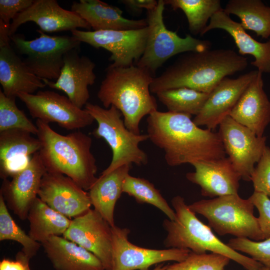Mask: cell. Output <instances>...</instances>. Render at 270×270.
Segmentation results:
<instances>
[{"label":"cell","instance_id":"8992f818","mask_svg":"<svg viewBox=\"0 0 270 270\" xmlns=\"http://www.w3.org/2000/svg\"><path fill=\"white\" fill-rule=\"evenodd\" d=\"M188 206L195 214L206 218L208 226L220 236L231 234L254 241L266 239L258 218L254 214V206L249 198L229 194L202 200Z\"/></svg>","mask_w":270,"mask_h":270},{"label":"cell","instance_id":"d590c367","mask_svg":"<svg viewBox=\"0 0 270 270\" xmlns=\"http://www.w3.org/2000/svg\"><path fill=\"white\" fill-rule=\"evenodd\" d=\"M227 244L238 252L248 254L250 258L270 269V238L261 241L235 238L230 239Z\"/></svg>","mask_w":270,"mask_h":270},{"label":"cell","instance_id":"44dd1931","mask_svg":"<svg viewBox=\"0 0 270 270\" xmlns=\"http://www.w3.org/2000/svg\"><path fill=\"white\" fill-rule=\"evenodd\" d=\"M263 87L262 72L258 70L229 114L258 136H264L270 122V101Z\"/></svg>","mask_w":270,"mask_h":270},{"label":"cell","instance_id":"277c9868","mask_svg":"<svg viewBox=\"0 0 270 270\" xmlns=\"http://www.w3.org/2000/svg\"><path fill=\"white\" fill-rule=\"evenodd\" d=\"M152 74L136 65L106 68L97 96L106 108L114 106L122 113L124 124L140 134V124L146 115L158 110L156 98L150 94Z\"/></svg>","mask_w":270,"mask_h":270},{"label":"cell","instance_id":"ab89813d","mask_svg":"<svg viewBox=\"0 0 270 270\" xmlns=\"http://www.w3.org/2000/svg\"><path fill=\"white\" fill-rule=\"evenodd\" d=\"M28 260L22 252L16 256V260L3 259L0 262V270H26V263Z\"/></svg>","mask_w":270,"mask_h":270},{"label":"cell","instance_id":"ac0fdd59","mask_svg":"<svg viewBox=\"0 0 270 270\" xmlns=\"http://www.w3.org/2000/svg\"><path fill=\"white\" fill-rule=\"evenodd\" d=\"M46 172L38 152L32 155L27 166L14 176L11 180H4L0 194L9 208L20 220L27 218Z\"/></svg>","mask_w":270,"mask_h":270},{"label":"cell","instance_id":"7402d4cb","mask_svg":"<svg viewBox=\"0 0 270 270\" xmlns=\"http://www.w3.org/2000/svg\"><path fill=\"white\" fill-rule=\"evenodd\" d=\"M10 41L0 42V84L8 97L18 93L33 94L46 85L17 55Z\"/></svg>","mask_w":270,"mask_h":270},{"label":"cell","instance_id":"e0dca14e","mask_svg":"<svg viewBox=\"0 0 270 270\" xmlns=\"http://www.w3.org/2000/svg\"><path fill=\"white\" fill-rule=\"evenodd\" d=\"M36 23L44 32H54L82 28L90 30L89 24L75 12L62 8L56 0H35L28 8L12 21L10 38L26 22Z\"/></svg>","mask_w":270,"mask_h":270},{"label":"cell","instance_id":"2e32d148","mask_svg":"<svg viewBox=\"0 0 270 270\" xmlns=\"http://www.w3.org/2000/svg\"><path fill=\"white\" fill-rule=\"evenodd\" d=\"M78 49L65 54L64 66L58 78L54 82L42 78L46 86L63 91L77 107L82 108L90 98L88 89L96 79L94 62L86 56H80Z\"/></svg>","mask_w":270,"mask_h":270},{"label":"cell","instance_id":"5bb4252c","mask_svg":"<svg viewBox=\"0 0 270 270\" xmlns=\"http://www.w3.org/2000/svg\"><path fill=\"white\" fill-rule=\"evenodd\" d=\"M62 236L94 254L105 270H112V226L95 210L74 218Z\"/></svg>","mask_w":270,"mask_h":270},{"label":"cell","instance_id":"4fadbf2b","mask_svg":"<svg viewBox=\"0 0 270 270\" xmlns=\"http://www.w3.org/2000/svg\"><path fill=\"white\" fill-rule=\"evenodd\" d=\"M112 230V270H150L156 264L180 262L190 250L185 248L151 249L137 246L128 240L130 230L116 225Z\"/></svg>","mask_w":270,"mask_h":270},{"label":"cell","instance_id":"d4e9b609","mask_svg":"<svg viewBox=\"0 0 270 270\" xmlns=\"http://www.w3.org/2000/svg\"><path fill=\"white\" fill-rule=\"evenodd\" d=\"M71 10L86 21L94 31L132 30L148 26L146 19L126 18L122 16L121 9L100 0L74 2Z\"/></svg>","mask_w":270,"mask_h":270},{"label":"cell","instance_id":"74e56055","mask_svg":"<svg viewBox=\"0 0 270 270\" xmlns=\"http://www.w3.org/2000/svg\"><path fill=\"white\" fill-rule=\"evenodd\" d=\"M258 212L260 230L266 239L270 238V198L265 194L254 191L249 198Z\"/></svg>","mask_w":270,"mask_h":270},{"label":"cell","instance_id":"1f68e13d","mask_svg":"<svg viewBox=\"0 0 270 270\" xmlns=\"http://www.w3.org/2000/svg\"><path fill=\"white\" fill-rule=\"evenodd\" d=\"M122 192L133 197L140 204L154 206L163 212L170 220L176 219V213L160 192L148 180L128 174L124 180Z\"/></svg>","mask_w":270,"mask_h":270},{"label":"cell","instance_id":"52a82bcc","mask_svg":"<svg viewBox=\"0 0 270 270\" xmlns=\"http://www.w3.org/2000/svg\"><path fill=\"white\" fill-rule=\"evenodd\" d=\"M84 109L98 124L92 135L104 139L112 152V161L101 175L125 164H134L140 166L148 164V155L139 146L140 143L148 140L147 134H136L130 131L122 119L121 112L114 106L106 108L88 102Z\"/></svg>","mask_w":270,"mask_h":270},{"label":"cell","instance_id":"cb8c5ba5","mask_svg":"<svg viewBox=\"0 0 270 270\" xmlns=\"http://www.w3.org/2000/svg\"><path fill=\"white\" fill-rule=\"evenodd\" d=\"M222 29L234 39L241 55L250 54L254 58L251 64L260 72H270V40L265 42L257 41L246 32L240 23L232 20L224 9L214 14L200 36L214 29Z\"/></svg>","mask_w":270,"mask_h":270},{"label":"cell","instance_id":"3957f363","mask_svg":"<svg viewBox=\"0 0 270 270\" xmlns=\"http://www.w3.org/2000/svg\"><path fill=\"white\" fill-rule=\"evenodd\" d=\"M36 126L40 142L38 154L47 172L64 174L89 190L98 178L91 138L80 131L61 134L38 119Z\"/></svg>","mask_w":270,"mask_h":270},{"label":"cell","instance_id":"ee69618b","mask_svg":"<svg viewBox=\"0 0 270 270\" xmlns=\"http://www.w3.org/2000/svg\"><path fill=\"white\" fill-rule=\"evenodd\" d=\"M261 270H270V269L269 268H268L264 266L261 269Z\"/></svg>","mask_w":270,"mask_h":270},{"label":"cell","instance_id":"f35d334b","mask_svg":"<svg viewBox=\"0 0 270 270\" xmlns=\"http://www.w3.org/2000/svg\"><path fill=\"white\" fill-rule=\"evenodd\" d=\"M33 0H0V20L8 27L20 13L22 12L34 2Z\"/></svg>","mask_w":270,"mask_h":270},{"label":"cell","instance_id":"e575fe53","mask_svg":"<svg viewBox=\"0 0 270 270\" xmlns=\"http://www.w3.org/2000/svg\"><path fill=\"white\" fill-rule=\"evenodd\" d=\"M230 260L216 253L198 254L190 251L184 260L166 265L164 270H224Z\"/></svg>","mask_w":270,"mask_h":270},{"label":"cell","instance_id":"60d3db41","mask_svg":"<svg viewBox=\"0 0 270 270\" xmlns=\"http://www.w3.org/2000/svg\"><path fill=\"white\" fill-rule=\"evenodd\" d=\"M122 2L126 7L134 12L144 9L148 11L154 9L158 5V1L155 0H123Z\"/></svg>","mask_w":270,"mask_h":270},{"label":"cell","instance_id":"7bdbcfd3","mask_svg":"<svg viewBox=\"0 0 270 270\" xmlns=\"http://www.w3.org/2000/svg\"><path fill=\"white\" fill-rule=\"evenodd\" d=\"M26 270H30L29 266V261H26Z\"/></svg>","mask_w":270,"mask_h":270},{"label":"cell","instance_id":"8fae6325","mask_svg":"<svg viewBox=\"0 0 270 270\" xmlns=\"http://www.w3.org/2000/svg\"><path fill=\"white\" fill-rule=\"evenodd\" d=\"M218 132L234 168L243 180L250 181L266 146V137L257 136L230 116L219 124Z\"/></svg>","mask_w":270,"mask_h":270},{"label":"cell","instance_id":"30bf717a","mask_svg":"<svg viewBox=\"0 0 270 270\" xmlns=\"http://www.w3.org/2000/svg\"><path fill=\"white\" fill-rule=\"evenodd\" d=\"M80 42L96 48H103L111 54L110 67L124 68L134 65L142 56L148 35V26L132 30L71 31Z\"/></svg>","mask_w":270,"mask_h":270},{"label":"cell","instance_id":"d6a6232c","mask_svg":"<svg viewBox=\"0 0 270 270\" xmlns=\"http://www.w3.org/2000/svg\"><path fill=\"white\" fill-rule=\"evenodd\" d=\"M12 240L20 243L22 252L30 260L36 255L42 244L32 239L16 224L10 214L6 202L0 194V240Z\"/></svg>","mask_w":270,"mask_h":270},{"label":"cell","instance_id":"9c48e42d","mask_svg":"<svg viewBox=\"0 0 270 270\" xmlns=\"http://www.w3.org/2000/svg\"><path fill=\"white\" fill-rule=\"evenodd\" d=\"M40 36L26 40L21 35L10 38L17 52L26 56L24 60L30 70L41 79L57 80L64 66V58L71 50L78 49L80 42L72 36H50L37 30Z\"/></svg>","mask_w":270,"mask_h":270},{"label":"cell","instance_id":"f1b7e54d","mask_svg":"<svg viewBox=\"0 0 270 270\" xmlns=\"http://www.w3.org/2000/svg\"><path fill=\"white\" fill-rule=\"evenodd\" d=\"M224 10L238 16L245 30H252L262 38L270 36V7L262 0H230Z\"/></svg>","mask_w":270,"mask_h":270},{"label":"cell","instance_id":"603a6c76","mask_svg":"<svg viewBox=\"0 0 270 270\" xmlns=\"http://www.w3.org/2000/svg\"><path fill=\"white\" fill-rule=\"evenodd\" d=\"M40 142L24 130L12 129L0 132V176L3 180L24 170L31 155L38 152Z\"/></svg>","mask_w":270,"mask_h":270},{"label":"cell","instance_id":"4316f807","mask_svg":"<svg viewBox=\"0 0 270 270\" xmlns=\"http://www.w3.org/2000/svg\"><path fill=\"white\" fill-rule=\"evenodd\" d=\"M130 164L122 166L105 175H100L88 190L92 204L112 227L115 226L116 202L122 192L123 182L129 174Z\"/></svg>","mask_w":270,"mask_h":270},{"label":"cell","instance_id":"d6986e66","mask_svg":"<svg viewBox=\"0 0 270 270\" xmlns=\"http://www.w3.org/2000/svg\"><path fill=\"white\" fill-rule=\"evenodd\" d=\"M258 72L246 73L236 78H224L209 94L199 114L193 122L212 130L220 124L236 104L240 96Z\"/></svg>","mask_w":270,"mask_h":270},{"label":"cell","instance_id":"b9f144b4","mask_svg":"<svg viewBox=\"0 0 270 270\" xmlns=\"http://www.w3.org/2000/svg\"><path fill=\"white\" fill-rule=\"evenodd\" d=\"M166 266H164L163 264H158L154 269L152 270H164Z\"/></svg>","mask_w":270,"mask_h":270},{"label":"cell","instance_id":"4dcf8cb0","mask_svg":"<svg viewBox=\"0 0 270 270\" xmlns=\"http://www.w3.org/2000/svg\"><path fill=\"white\" fill-rule=\"evenodd\" d=\"M156 94L168 112L192 116L199 114L209 94L183 87L164 90Z\"/></svg>","mask_w":270,"mask_h":270},{"label":"cell","instance_id":"83f0119b","mask_svg":"<svg viewBox=\"0 0 270 270\" xmlns=\"http://www.w3.org/2000/svg\"><path fill=\"white\" fill-rule=\"evenodd\" d=\"M27 218L30 223L28 235L40 244L52 236L63 235L72 220L51 208L38 196L30 206Z\"/></svg>","mask_w":270,"mask_h":270},{"label":"cell","instance_id":"836d02e7","mask_svg":"<svg viewBox=\"0 0 270 270\" xmlns=\"http://www.w3.org/2000/svg\"><path fill=\"white\" fill-rule=\"evenodd\" d=\"M19 129L32 134L38 133V128L16 105V98L6 96L0 90V132Z\"/></svg>","mask_w":270,"mask_h":270},{"label":"cell","instance_id":"ba28073f","mask_svg":"<svg viewBox=\"0 0 270 270\" xmlns=\"http://www.w3.org/2000/svg\"><path fill=\"white\" fill-rule=\"evenodd\" d=\"M164 0H158L157 6L148 11L146 18L148 35L144 54L136 65L152 74L171 57L188 52H200L210 48V42L196 38L190 34L184 38L168 29L163 14Z\"/></svg>","mask_w":270,"mask_h":270},{"label":"cell","instance_id":"5b68a950","mask_svg":"<svg viewBox=\"0 0 270 270\" xmlns=\"http://www.w3.org/2000/svg\"><path fill=\"white\" fill-rule=\"evenodd\" d=\"M171 202L176 219H165L162 222V226L167 232L164 241L166 248L188 249L198 254L210 252L228 258L246 270H261L264 266L260 262L222 242L209 226L197 218L182 196H175Z\"/></svg>","mask_w":270,"mask_h":270},{"label":"cell","instance_id":"9a60e30c","mask_svg":"<svg viewBox=\"0 0 270 270\" xmlns=\"http://www.w3.org/2000/svg\"><path fill=\"white\" fill-rule=\"evenodd\" d=\"M38 197L56 211L68 218H76L92 206L88 192L69 177L46 172L40 183Z\"/></svg>","mask_w":270,"mask_h":270},{"label":"cell","instance_id":"7a4b0ae2","mask_svg":"<svg viewBox=\"0 0 270 270\" xmlns=\"http://www.w3.org/2000/svg\"><path fill=\"white\" fill-rule=\"evenodd\" d=\"M246 58L230 49L210 48L181 54L150 86L151 92L187 88L209 94L224 78L244 70Z\"/></svg>","mask_w":270,"mask_h":270},{"label":"cell","instance_id":"484cf974","mask_svg":"<svg viewBox=\"0 0 270 270\" xmlns=\"http://www.w3.org/2000/svg\"><path fill=\"white\" fill-rule=\"evenodd\" d=\"M41 244L56 270H105L94 254L63 236H52Z\"/></svg>","mask_w":270,"mask_h":270},{"label":"cell","instance_id":"8d00e7d4","mask_svg":"<svg viewBox=\"0 0 270 270\" xmlns=\"http://www.w3.org/2000/svg\"><path fill=\"white\" fill-rule=\"evenodd\" d=\"M254 191L263 193L270 198V148L266 146L252 175Z\"/></svg>","mask_w":270,"mask_h":270},{"label":"cell","instance_id":"f546056e","mask_svg":"<svg viewBox=\"0 0 270 270\" xmlns=\"http://www.w3.org/2000/svg\"><path fill=\"white\" fill-rule=\"evenodd\" d=\"M174 10L180 9L184 13L190 32L200 34L207 26L208 20L223 10L220 0H164Z\"/></svg>","mask_w":270,"mask_h":270},{"label":"cell","instance_id":"6da1fadb","mask_svg":"<svg viewBox=\"0 0 270 270\" xmlns=\"http://www.w3.org/2000/svg\"><path fill=\"white\" fill-rule=\"evenodd\" d=\"M148 140L164 152L170 166L226 158L218 132L202 129L191 116L156 110L146 118Z\"/></svg>","mask_w":270,"mask_h":270},{"label":"cell","instance_id":"ffe728a7","mask_svg":"<svg viewBox=\"0 0 270 270\" xmlns=\"http://www.w3.org/2000/svg\"><path fill=\"white\" fill-rule=\"evenodd\" d=\"M192 165L194 172L187 173L186 178L200 187L202 196L214 198L238 194L242 178L228 157L198 161Z\"/></svg>","mask_w":270,"mask_h":270},{"label":"cell","instance_id":"7c38bea8","mask_svg":"<svg viewBox=\"0 0 270 270\" xmlns=\"http://www.w3.org/2000/svg\"><path fill=\"white\" fill-rule=\"evenodd\" d=\"M17 97L26 105L32 118L46 123L55 122L68 130L86 128L92 124L93 117L75 106L68 98L51 90L36 94L18 93Z\"/></svg>","mask_w":270,"mask_h":270}]
</instances>
